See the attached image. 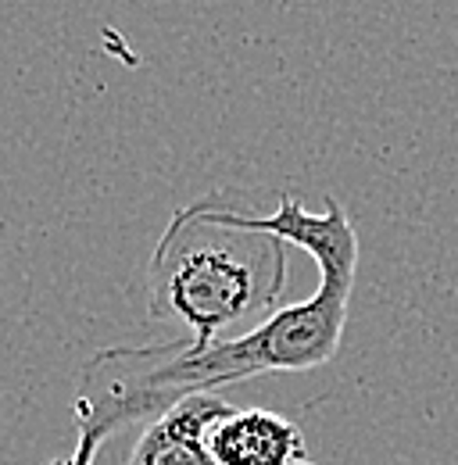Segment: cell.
I'll use <instances>...</instances> for the list:
<instances>
[{"instance_id": "6", "label": "cell", "mask_w": 458, "mask_h": 465, "mask_svg": "<svg viewBox=\"0 0 458 465\" xmlns=\"http://www.w3.org/2000/svg\"><path fill=\"white\" fill-rule=\"evenodd\" d=\"M51 465H72V459H61V462H51Z\"/></svg>"}, {"instance_id": "1", "label": "cell", "mask_w": 458, "mask_h": 465, "mask_svg": "<svg viewBox=\"0 0 458 465\" xmlns=\"http://www.w3.org/2000/svg\"><path fill=\"white\" fill-rule=\"evenodd\" d=\"M233 215L251 230L297 243L319 265L315 293L308 301L276 308L236 337L204 348L190 337H179L144 348L97 351L83 365L72 401L79 430L72 465H94L112 433L133 422H151L183 398L219 394L229 383L265 372H308L337 358L362 251L344 204L337 197H326V212L312 215L294 193H284L269 215H251L236 201Z\"/></svg>"}, {"instance_id": "2", "label": "cell", "mask_w": 458, "mask_h": 465, "mask_svg": "<svg viewBox=\"0 0 458 465\" xmlns=\"http://www.w3.org/2000/svg\"><path fill=\"white\" fill-rule=\"evenodd\" d=\"M284 287V240L244 226L229 197L208 193L179 208L162 232L147 269V308L154 322H175L204 348L258 312L273 315Z\"/></svg>"}, {"instance_id": "3", "label": "cell", "mask_w": 458, "mask_h": 465, "mask_svg": "<svg viewBox=\"0 0 458 465\" xmlns=\"http://www.w3.org/2000/svg\"><path fill=\"white\" fill-rule=\"evenodd\" d=\"M229 415H236V405H229L219 394L183 398L144 426L140 440L133 444L129 465H215L208 437Z\"/></svg>"}, {"instance_id": "4", "label": "cell", "mask_w": 458, "mask_h": 465, "mask_svg": "<svg viewBox=\"0 0 458 465\" xmlns=\"http://www.w3.org/2000/svg\"><path fill=\"white\" fill-rule=\"evenodd\" d=\"M215 465H294L304 459V433L269 408H236L208 437Z\"/></svg>"}, {"instance_id": "5", "label": "cell", "mask_w": 458, "mask_h": 465, "mask_svg": "<svg viewBox=\"0 0 458 465\" xmlns=\"http://www.w3.org/2000/svg\"><path fill=\"white\" fill-rule=\"evenodd\" d=\"M294 465H323V462H308V459H301V462H294Z\"/></svg>"}]
</instances>
